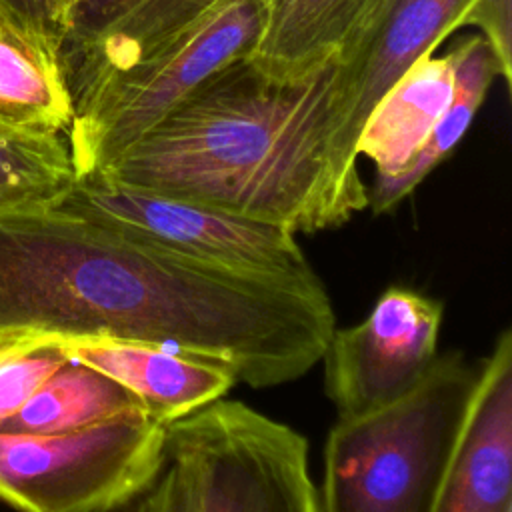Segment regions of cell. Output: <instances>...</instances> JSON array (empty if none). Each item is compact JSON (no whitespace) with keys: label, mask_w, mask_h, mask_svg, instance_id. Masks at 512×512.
Masks as SVG:
<instances>
[{"label":"cell","mask_w":512,"mask_h":512,"mask_svg":"<svg viewBox=\"0 0 512 512\" xmlns=\"http://www.w3.org/2000/svg\"><path fill=\"white\" fill-rule=\"evenodd\" d=\"M52 208L232 272L322 282L294 232L198 202L90 176L76 178Z\"/></svg>","instance_id":"7"},{"label":"cell","mask_w":512,"mask_h":512,"mask_svg":"<svg viewBox=\"0 0 512 512\" xmlns=\"http://www.w3.org/2000/svg\"><path fill=\"white\" fill-rule=\"evenodd\" d=\"M448 54L454 68L452 100L408 166L392 178L372 182L368 188L372 214H384L398 206L458 146L484 102L490 82L500 74L496 56L480 34L462 38Z\"/></svg>","instance_id":"15"},{"label":"cell","mask_w":512,"mask_h":512,"mask_svg":"<svg viewBox=\"0 0 512 512\" xmlns=\"http://www.w3.org/2000/svg\"><path fill=\"white\" fill-rule=\"evenodd\" d=\"M432 512H512V332L502 330L478 378Z\"/></svg>","instance_id":"10"},{"label":"cell","mask_w":512,"mask_h":512,"mask_svg":"<svg viewBox=\"0 0 512 512\" xmlns=\"http://www.w3.org/2000/svg\"><path fill=\"white\" fill-rule=\"evenodd\" d=\"M216 0H82L60 44V64L78 96L198 18Z\"/></svg>","instance_id":"11"},{"label":"cell","mask_w":512,"mask_h":512,"mask_svg":"<svg viewBox=\"0 0 512 512\" xmlns=\"http://www.w3.org/2000/svg\"><path fill=\"white\" fill-rule=\"evenodd\" d=\"M144 494V492H142ZM142 494H138L136 498L132 500H126L114 508H108V510H100V512H142Z\"/></svg>","instance_id":"23"},{"label":"cell","mask_w":512,"mask_h":512,"mask_svg":"<svg viewBox=\"0 0 512 512\" xmlns=\"http://www.w3.org/2000/svg\"><path fill=\"white\" fill-rule=\"evenodd\" d=\"M476 378L478 362L462 352L436 354L398 400L338 418L324 446L320 512H432Z\"/></svg>","instance_id":"3"},{"label":"cell","mask_w":512,"mask_h":512,"mask_svg":"<svg viewBox=\"0 0 512 512\" xmlns=\"http://www.w3.org/2000/svg\"><path fill=\"white\" fill-rule=\"evenodd\" d=\"M454 92L450 54H424L384 94L368 116L356 144L374 168V180L396 176L408 166L448 108Z\"/></svg>","instance_id":"13"},{"label":"cell","mask_w":512,"mask_h":512,"mask_svg":"<svg viewBox=\"0 0 512 512\" xmlns=\"http://www.w3.org/2000/svg\"><path fill=\"white\" fill-rule=\"evenodd\" d=\"M262 28L250 58L274 76L332 60L370 0H260Z\"/></svg>","instance_id":"14"},{"label":"cell","mask_w":512,"mask_h":512,"mask_svg":"<svg viewBox=\"0 0 512 512\" xmlns=\"http://www.w3.org/2000/svg\"><path fill=\"white\" fill-rule=\"evenodd\" d=\"M72 112L60 58L0 24V124L66 134Z\"/></svg>","instance_id":"17"},{"label":"cell","mask_w":512,"mask_h":512,"mask_svg":"<svg viewBox=\"0 0 512 512\" xmlns=\"http://www.w3.org/2000/svg\"><path fill=\"white\" fill-rule=\"evenodd\" d=\"M166 426L144 410L60 434L0 432V500L20 512H100L154 480Z\"/></svg>","instance_id":"6"},{"label":"cell","mask_w":512,"mask_h":512,"mask_svg":"<svg viewBox=\"0 0 512 512\" xmlns=\"http://www.w3.org/2000/svg\"><path fill=\"white\" fill-rule=\"evenodd\" d=\"M334 70L336 56L288 78L236 58L92 176L294 234L340 228L368 188L334 154Z\"/></svg>","instance_id":"2"},{"label":"cell","mask_w":512,"mask_h":512,"mask_svg":"<svg viewBox=\"0 0 512 512\" xmlns=\"http://www.w3.org/2000/svg\"><path fill=\"white\" fill-rule=\"evenodd\" d=\"M142 512H320L308 440L240 400H214L166 426Z\"/></svg>","instance_id":"4"},{"label":"cell","mask_w":512,"mask_h":512,"mask_svg":"<svg viewBox=\"0 0 512 512\" xmlns=\"http://www.w3.org/2000/svg\"><path fill=\"white\" fill-rule=\"evenodd\" d=\"M0 24L38 50L60 58L64 36L46 0H0Z\"/></svg>","instance_id":"20"},{"label":"cell","mask_w":512,"mask_h":512,"mask_svg":"<svg viewBox=\"0 0 512 512\" xmlns=\"http://www.w3.org/2000/svg\"><path fill=\"white\" fill-rule=\"evenodd\" d=\"M260 28V0H216L168 40L74 96L66 140L76 178L108 168L208 76L248 56Z\"/></svg>","instance_id":"5"},{"label":"cell","mask_w":512,"mask_h":512,"mask_svg":"<svg viewBox=\"0 0 512 512\" xmlns=\"http://www.w3.org/2000/svg\"><path fill=\"white\" fill-rule=\"evenodd\" d=\"M440 300L390 286L354 326L334 328L324 350V388L338 418L378 410L410 392L436 358Z\"/></svg>","instance_id":"8"},{"label":"cell","mask_w":512,"mask_h":512,"mask_svg":"<svg viewBox=\"0 0 512 512\" xmlns=\"http://www.w3.org/2000/svg\"><path fill=\"white\" fill-rule=\"evenodd\" d=\"M334 328L322 282L232 272L52 206L0 214V346L142 342L270 388L310 372Z\"/></svg>","instance_id":"1"},{"label":"cell","mask_w":512,"mask_h":512,"mask_svg":"<svg viewBox=\"0 0 512 512\" xmlns=\"http://www.w3.org/2000/svg\"><path fill=\"white\" fill-rule=\"evenodd\" d=\"M74 180L66 134L0 124V214L50 208Z\"/></svg>","instance_id":"18"},{"label":"cell","mask_w":512,"mask_h":512,"mask_svg":"<svg viewBox=\"0 0 512 512\" xmlns=\"http://www.w3.org/2000/svg\"><path fill=\"white\" fill-rule=\"evenodd\" d=\"M512 0H474L464 16V26L480 28L496 56L500 76L510 84L512 78Z\"/></svg>","instance_id":"21"},{"label":"cell","mask_w":512,"mask_h":512,"mask_svg":"<svg viewBox=\"0 0 512 512\" xmlns=\"http://www.w3.org/2000/svg\"><path fill=\"white\" fill-rule=\"evenodd\" d=\"M48 2V8H50V12H52V16H54V20H56V24H58V28L62 30V36L66 34V30H68V24H70V20H72V14H74V10L78 8V4L82 2V0H46ZM64 40V38H62Z\"/></svg>","instance_id":"22"},{"label":"cell","mask_w":512,"mask_h":512,"mask_svg":"<svg viewBox=\"0 0 512 512\" xmlns=\"http://www.w3.org/2000/svg\"><path fill=\"white\" fill-rule=\"evenodd\" d=\"M66 360L56 340L30 338L0 346V426Z\"/></svg>","instance_id":"19"},{"label":"cell","mask_w":512,"mask_h":512,"mask_svg":"<svg viewBox=\"0 0 512 512\" xmlns=\"http://www.w3.org/2000/svg\"><path fill=\"white\" fill-rule=\"evenodd\" d=\"M66 356L122 384L148 416L168 426L224 398L238 382L234 372L202 356L126 340L60 342Z\"/></svg>","instance_id":"12"},{"label":"cell","mask_w":512,"mask_h":512,"mask_svg":"<svg viewBox=\"0 0 512 512\" xmlns=\"http://www.w3.org/2000/svg\"><path fill=\"white\" fill-rule=\"evenodd\" d=\"M144 410L106 374L68 358L0 426L4 434H60Z\"/></svg>","instance_id":"16"},{"label":"cell","mask_w":512,"mask_h":512,"mask_svg":"<svg viewBox=\"0 0 512 512\" xmlns=\"http://www.w3.org/2000/svg\"><path fill=\"white\" fill-rule=\"evenodd\" d=\"M474 0H370L340 46L334 70V154L358 174V136L384 94L424 54L464 26Z\"/></svg>","instance_id":"9"}]
</instances>
